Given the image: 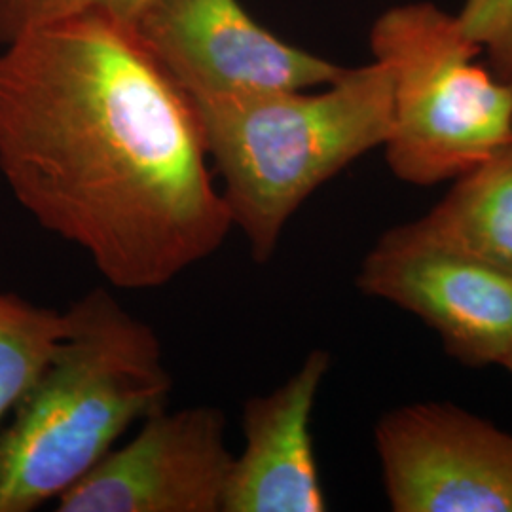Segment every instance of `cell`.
<instances>
[{
    "label": "cell",
    "mask_w": 512,
    "mask_h": 512,
    "mask_svg": "<svg viewBox=\"0 0 512 512\" xmlns=\"http://www.w3.org/2000/svg\"><path fill=\"white\" fill-rule=\"evenodd\" d=\"M150 0H0V44L6 46L23 33L42 25L103 16L131 27Z\"/></svg>",
    "instance_id": "7c38bea8"
},
{
    "label": "cell",
    "mask_w": 512,
    "mask_h": 512,
    "mask_svg": "<svg viewBox=\"0 0 512 512\" xmlns=\"http://www.w3.org/2000/svg\"><path fill=\"white\" fill-rule=\"evenodd\" d=\"M501 366H505L509 372L512 374V346L509 351H507V355L503 357V361H501Z\"/></svg>",
    "instance_id": "5bb4252c"
},
{
    "label": "cell",
    "mask_w": 512,
    "mask_h": 512,
    "mask_svg": "<svg viewBox=\"0 0 512 512\" xmlns=\"http://www.w3.org/2000/svg\"><path fill=\"white\" fill-rule=\"evenodd\" d=\"M372 59L393 80L385 162L404 183L456 181L512 143V88L476 59L458 14L429 0L387 8L370 27Z\"/></svg>",
    "instance_id": "277c9868"
},
{
    "label": "cell",
    "mask_w": 512,
    "mask_h": 512,
    "mask_svg": "<svg viewBox=\"0 0 512 512\" xmlns=\"http://www.w3.org/2000/svg\"><path fill=\"white\" fill-rule=\"evenodd\" d=\"M456 14L488 67L512 88V0H463Z\"/></svg>",
    "instance_id": "4fadbf2b"
},
{
    "label": "cell",
    "mask_w": 512,
    "mask_h": 512,
    "mask_svg": "<svg viewBox=\"0 0 512 512\" xmlns=\"http://www.w3.org/2000/svg\"><path fill=\"white\" fill-rule=\"evenodd\" d=\"M0 175L120 291L165 287L234 228L188 99L131 27L103 16L4 46Z\"/></svg>",
    "instance_id": "6da1fadb"
},
{
    "label": "cell",
    "mask_w": 512,
    "mask_h": 512,
    "mask_svg": "<svg viewBox=\"0 0 512 512\" xmlns=\"http://www.w3.org/2000/svg\"><path fill=\"white\" fill-rule=\"evenodd\" d=\"M131 31L186 97L315 90L346 69L275 37L239 0H150Z\"/></svg>",
    "instance_id": "8992f818"
},
{
    "label": "cell",
    "mask_w": 512,
    "mask_h": 512,
    "mask_svg": "<svg viewBox=\"0 0 512 512\" xmlns=\"http://www.w3.org/2000/svg\"><path fill=\"white\" fill-rule=\"evenodd\" d=\"M234 456L215 406L156 410L55 501L57 512H222Z\"/></svg>",
    "instance_id": "ba28073f"
},
{
    "label": "cell",
    "mask_w": 512,
    "mask_h": 512,
    "mask_svg": "<svg viewBox=\"0 0 512 512\" xmlns=\"http://www.w3.org/2000/svg\"><path fill=\"white\" fill-rule=\"evenodd\" d=\"M330 368L315 349L283 385L243 406V450L234 456L222 512H323L311 412Z\"/></svg>",
    "instance_id": "9c48e42d"
},
{
    "label": "cell",
    "mask_w": 512,
    "mask_h": 512,
    "mask_svg": "<svg viewBox=\"0 0 512 512\" xmlns=\"http://www.w3.org/2000/svg\"><path fill=\"white\" fill-rule=\"evenodd\" d=\"M186 97V95H184ZM209 164L232 226L256 264L272 260L289 220L311 194L391 131L393 80L384 63L344 69L319 92L192 95Z\"/></svg>",
    "instance_id": "3957f363"
},
{
    "label": "cell",
    "mask_w": 512,
    "mask_h": 512,
    "mask_svg": "<svg viewBox=\"0 0 512 512\" xmlns=\"http://www.w3.org/2000/svg\"><path fill=\"white\" fill-rule=\"evenodd\" d=\"M67 313L65 338L0 429V512L57 501L169 401L173 378L147 321L103 287Z\"/></svg>",
    "instance_id": "7a4b0ae2"
},
{
    "label": "cell",
    "mask_w": 512,
    "mask_h": 512,
    "mask_svg": "<svg viewBox=\"0 0 512 512\" xmlns=\"http://www.w3.org/2000/svg\"><path fill=\"white\" fill-rule=\"evenodd\" d=\"M412 224L429 238L512 272V143L456 179L440 203Z\"/></svg>",
    "instance_id": "30bf717a"
},
{
    "label": "cell",
    "mask_w": 512,
    "mask_h": 512,
    "mask_svg": "<svg viewBox=\"0 0 512 512\" xmlns=\"http://www.w3.org/2000/svg\"><path fill=\"white\" fill-rule=\"evenodd\" d=\"M395 512H512V435L450 403L408 404L374 429Z\"/></svg>",
    "instance_id": "52a82bcc"
},
{
    "label": "cell",
    "mask_w": 512,
    "mask_h": 512,
    "mask_svg": "<svg viewBox=\"0 0 512 512\" xmlns=\"http://www.w3.org/2000/svg\"><path fill=\"white\" fill-rule=\"evenodd\" d=\"M69 330V313L0 291V429Z\"/></svg>",
    "instance_id": "8fae6325"
},
{
    "label": "cell",
    "mask_w": 512,
    "mask_h": 512,
    "mask_svg": "<svg viewBox=\"0 0 512 512\" xmlns=\"http://www.w3.org/2000/svg\"><path fill=\"white\" fill-rule=\"evenodd\" d=\"M363 294L416 313L463 365H501L512 346V272L429 238L387 230L357 274Z\"/></svg>",
    "instance_id": "5b68a950"
}]
</instances>
